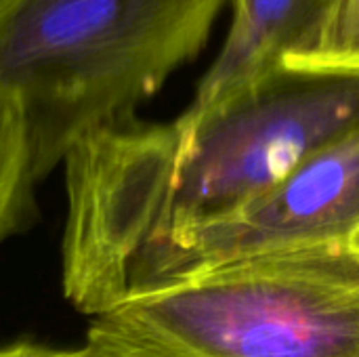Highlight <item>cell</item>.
I'll list each match as a JSON object with an SVG mask.
<instances>
[{
    "label": "cell",
    "mask_w": 359,
    "mask_h": 357,
    "mask_svg": "<svg viewBox=\"0 0 359 357\" xmlns=\"http://www.w3.org/2000/svg\"><path fill=\"white\" fill-rule=\"evenodd\" d=\"M229 0H21L0 25V97L23 120L27 177L133 112L206 46Z\"/></svg>",
    "instance_id": "1"
},
{
    "label": "cell",
    "mask_w": 359,
    "mask_h": 357,
    "mask_svg": "<svg viewBox=\"0 0 359 357\" xmlns=\"http://www.w3.org/2000/svg\"><path fill=\"white\" fill-rule=\"evenodd\" d=\"M101 357H359V242L238 261L95 316Z\"/></svg>",
    "instance_id": "2"
},
{
    "label": "cell",
    "mask_w": 359,
    "mask_h": 357,
    "mask_svg": "<svg viewBox=\"0 0 359 357\" xmlns=\"http://www.w3.org/2000/svg\"><path fill=\"white\" fill-rule=\"evenodd\" d=\"M341 242H359V130L233 215L154 250L126 278L120 303L244 259Z\"/></svg>",
    "instance_id": "3"
},
{
    "label": "cell",
    "mask_w": 359,
    "mask_h": 357,
    "mask_svg": "<svg viewBox=\"0 0 359 357\" xmlns=\"http://www.w3.org/2000/svg\"><path fill=\"white\" fill-rule=\"evenodd\" d=\"M322 0H236L227 38L198 84L189 107H208L282 69Z\"/></svg>",
    "instance_id": "4"
},
{
    "label": "cell",
    "mask_w": 359,
    "mask_h": 357,
    "mask_svg": "<svg viewBox=\"0 0 359 357\" xmlns=\"http://www.w3.org/2000/svg\"><path fill=\"white\" fill-rule=\"evenodd\" d=\"M284 69L359 76V0H322L282 59Z\"/></svg>",
    "instance_id": "5"
},
{
    "label": "cell",
    "mask_w": 359,
    "mask_h": 357,
    "mask_svg": "<svg viewBox=\"0 0 359 357\" xmlns=\"http://www.w3.org/2000/svg\"><path fill=\"white\" fill-rule=\"evenodd\" d=\"M32 187L21 114L11 99L0 97V242L23 221Z\"/></svg>",
    "instance_id": "6"
},
{
    "label": "cell",
    "mask_w": 359,
    "mask_h": 357,
    "mask_svg": "<svg viewBox=\"0 0 359 357\" xmlns=\"http://www.w3.org/2000/svg\"><path fill=\"white\" fill-rule=\"evenodd\" d=\"M0 357H101L88 345L80 349H50L34 343H15L8 347H0Z\"/></svg>",
    "instance_id": "7"
},
{
    "label": "cell",
    "mask_w": 359,
    "mask_h": 357,
    "mask_svg": "<svg viewBox=\"0 0 359 357\" xmlns=\"http://www.w3.org/2000/svg\"><path fill=\"white\" fill-rule=\"evenodd\" d=\"M21 0H0V25L8 19V15L15 11V6L19 4Z\"/></svg>",
    "instance_id": "8"
},
{
    "label": "cell",
    "mask_w": 359,
    "mask_h": 357,
    "mask_svg": "<svg viewBox=\"0 0 359 357\" xmlns=\"http://www.w3.org/2000/svg\"><path fill=\"white\" fill-rule=\"evenodd\" d=\"M231 2H236V0H229V4H231Z\"/></svg>",
    "instance_id": "9"
}]
</instances>
